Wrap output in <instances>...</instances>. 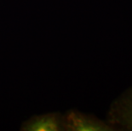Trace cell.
<instances>
[{
    "mask_svg": "<svg viewBox=\"0 0 132 131\" xmlns=\"http://www.w3.org/2000/svg\"><path fill=\"white\" fill-rule=\"evenodd\" d=\"M106 122L114 130L132 131V88L113 102Z\"/></svg>",
    "mask_w": 132,
    "mask_h": 131,
    "instance_id": "6da1fadb",
    "label": "cell"
},
{
    "mask_svg": "<svg viewBox=\"0 0 132 131\" xmlns=\"http://www.w3.org/2000/svg\"><path fill=\"white\" fill-rule=\"evenodd\" d=\"M64 131H113L106 121L90 114L70 110L63 114Z\"/></svg>",
    "mask_w": 132,
    "mask_h": 131,
    "instance_id": "7a4b0ae2",
    "label": "cell"
},
{
    "mask_svg": "<svg viewBox=\"0 0 132 131\" xmlns=\"http://www.w3.org/2000/svg\"><path fill=\"white\" fill-rule=\"evenodd\" d=\"M21 131H64L63 114L57 112L32 116L25 121Z\"/></svg>",
    "mask_w": 132,
    "mask_h": 131,
    "instance_id": "3957f363",
    "label": "cell"
}]
</instances>
